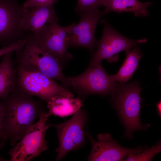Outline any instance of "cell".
<instances>
[{
	"instance_id": "6da1fadb",
	"label": "cell",
	"mask_w": 161,
	"mask_h": 161,
	"mask_svg": "<svg viewBox=\"0 0 161 161\" xmlns=\"http://www.w3.org/2000/svg\"><path fill=\"white\" fill-rule=\"evenodd\" d=\"M2 99L5 108L3 138L9 139L13 145L22 138L43 111L40 102L24 93L17 86Z\"/></svg>"
},
{
	"instance_id": "e0dca14e",
	"label": "cell",
	"mask_w": 161,
	"mask_h": 161,
	"mask_svg": "<svg viewBox=\"0 0 161 161\" xmlns=\"http://www.w3.org/2000/svg\"><path fill=\"white\" fill-rule=\"evenodd\" d=\"M126 57L118 71L113 75L116 82L125 83L131 79L139 67V63L143 56L140 48L136 45L131 49L125 51Z\"/></svg>"
},
{
	"instance_id": "ac0fdd59",
	"label": "cell",
	"mask_w": 161,
	"mask_h": 161,
	"mask_svg": "<svg viewBox=\"0 0 161 161\" xmlns=\"http://www.w3.org/2000/svg\"><path fill=\"white\" fill-rule=\"evenodd\" d=\"M161 150L160 141L151 148H148L140 153L129 154L123 161H151L154 157Z\"/></svg>"
},
{
	"instance_id": "3957f363",
	"label": "cell",
	"mask_w": 161,
	"mask_h": 161,
	"mask_svg": "<svg viewBox=\"0 0 161 161\" xmlns=\"http://www.w3.org/2000/svg\"><path fill=\"white\" fill-rule=\"evenodd\" d=\"M137 80L127 84L118 83L111 94L113 105L126 129L125 136L129 138L134 131L146 129L150 126L143 125L140 122V112L143 103L140 94L143 88Z\"/></svg>"
},
{
	"instance_id": "2e32d148",
	"label": "cell",
	"mask_w": 161,
	"mask_h": 161,
	"mask_svg": "<svg viewBox=\"0 0 161 161\" xmlns=\"http://www.w3.org/2000/svg\"><path fill=\"white\" fill-rule=\"evenodd\" d=\"M13 52L3 56L0 63V98L7 96L17 86L16 72L12 61Z\"/></svg>"
},
{
	"instance_id": "d6986e66",
	"label": "cell",
	"mask_w": 161,
	"mask_h": 161,
	"mask_svg": "<svg viewBox=\"0 0 161 161\" xmlns=\"http://www.w3.org/2000/svg\"><path fill=\"white\" fill-rule=\"evenodd\" d=\"M99 0H78L75 10L80 13L89 10L99 9Z\"/></svg>"
},
{
	"instance_id": "9c48e42d",
	"label": "cell",
	"mask_w": 161,
	"mask_h": 161,
	"mask_svg": "<svg viewBox=\"0 0 161 161\" xmlns=\"http://www.w3.org/2000/svg\"><path fill=\"white\" fill-rule=\"evenodd\" d=\"M80 19L76 24L66 27L67 34V48L72 47H83L94 53L97 44L95 31L100 18L104 15L99 9L91 10L79 14Z\"/></svg>"
},
{
	"instance_id": "ba28073f",
	"label": "cell",
	"mask_w": 161,
	"mask_h": 161,
	"mask_svg": "<svg viewBox=\"0 0 161 161\" xmlns=\"http://www.w3.org/2000/svg\"><path fill=\"white\" fill-rule=\"evenodd\" d=\"M87 117L85 112L80 109L69 120L58 124L53 125L57 130L59 145L55 151L56 161L63 158L69 152L80 147L85 143L84 130Z\"/></svg>"
},
{
	"instance_id": "5bb4252c",
	"label": "cell",
	"mask_w": 161,
	"mask_h": 161,
	"mask_svg": "<svg viewBox=\"0 0 161 161\" xmlns=\"http://www.w3.org/2000/svg\"><path fill=\"white\" fill-rule=\"evenodd\" d=\"M47 103L49 116L52 114L62 117L74 114L83 106L81 99L74 98L71 92L55 95Z\"/></svg>"
},
{
	"instance_id": "7402d4cb",
	"label": "cell",
	"mask_w": 161,
	"mask_h": 161,
	"mask_svg": "<svg viewBox=\"0 0 161 161\" xmlns=\"http://www.w3.org/2000/svg\"><path fill=\"white\" fill-rule=\"evenodd\" d=\"M5 114V108L2 103L0 102V139L3 137V126Z\"/></svg>"
},
{
	"instance_id": "ffe728a7",
	"label": "cell",
	"mask_w": 161,
	"mask_h": 161,
	"mask_svg": "<svg viewBox=\"0 0 161 161\" xmlns=\"http://www.w3.org/2000/svg\"><path fill=\"white\" fill-rule=\"evenodd\" d=\"M25 44V41L21 40L2 47L0 49V57L9 52H16L22 49Z\"/></svg>"
},
{
	"instance_id": "30bf717a",
	"label": "cell",
	"mask_w": 161,
	"mask_h": 161,
	"mask_svg": "<svg viewBox=\"0 0 161 161\" xmlns=\"http://www.w3.org/2000/svg\"><path fill=\"white\" fill-rule=\"evenodd\" d=\"M23 8L16 0H0V46L26 38L27 32L19 26Z\"/></svg>"
},
{
	"instance_id": "603a6c76",
	"label": "cell",
	"mask_w": 161,
	"mask_h": 161,
	"mask_svg": "<svg viewBox=\"0 0 161 161\" xmlns=\"http://www.w3.org/2000/svg\"><path fill=\"white\" fill-rule=\"evenodd\" d=\"M156 107L157 113L159 116H161V102L160 100L157 104Z\"/></svg>"
},
{
	"instance_id": "9a60e30c",
	"label": "cell",
	"mask_w": 161,
	"mask_h": 161,
	"mask_svg": "<svg viewBox=\"0 0 161 161\" xmlns=\"http://www.w3.org/2000/svg\"><path fill=\"white\" fill-rule=\"evenodd\" d=\"M153 2H142L138 0H99L100 6L105 7L102 12L104 15L110 12L118 13L130 12L136 16L146 17L149 15L148 8Z\"/></svg>"
},
{
	"instance_id": "7a4b0ae2",
	"label": "cell",
	"mask_w": 161,
	"mask_h": 161,
	"mask_svg": "<svg viewBox=\"0 0 161 161\" xmlns=\"http://www.w3.org/2000/svg\"><path fill=\"white\" fill-rule=\"evenodd\" d=\"M23 48L16 52L14 67L39 72L53 79L61 81L62 86L68 89L67 77L63 72L64 65L59 59L42 49L36 38L27 32Z\"/></svg>"
},
{
	"instance_id": "277c9868",
	"label": "cell",
	"mask_w": 161,
	"mask_h": 161,
	"mask_svg": "<svg viewBox=\"0 0 161 161\" xmlns=\"http://www.w3.org/2000/svg\"><path fill=\"white\" fill-rule=\"evenodd\" d=\"M49 117L48 112L43 111L40 113L38 121L31 126L21 141L10 151V161H29L47 150L45 138L46 131L50 126L46 122Z\"/></svg>"
},
{
	"instance_id": "8992f818",
	"label": "cell",
	"mask_w": 161,
	"mask_h": 161,
	"mask_svg": "<svg viewBox=\"0 0 161 161\" xmlns=\"http://www.w3.org/2000/svg\"><path fill=\"white\" fill-rule=\"evenodd\" d=\"M101 22L104 25L102 35L89 66L100 64L104 59L110 62L117 61L119 53L147 41L145 38L136 40L129 39L117 32L105 20H101Z\"/></svg>"
},
{
	"instance_id": "7c38bea8",
	"label": "cell",
	"mask_w": 161,
	"mask_h": 161,
	"mask_svg": "<svg viewBox=\"0 0 161 161\" xmlns=\"http://www.w3.org/2000/svg\"><path fill=\"white\" fill-rule=\"evenodd\" d=\"M57 22L53 21L46 24L36 40L42 49L58 58L64 65L73 57L67 50L66 27L61 26Z\"/></svg>"
},
{
	"instance_id": "8fae6325",
	"label": "cell",
	"mask_w": 161,
	"mask_h": 161,
	"mask_svg": "<svg viewBox=\"0 0 161 161\" xmlns=\"http://www.w3.org/2000/svg\"><path fill=\"white\" fill-rule=\"evenodd\" d=\"M86 135L91 142L92 149L88 157V161H117L123 160L129 154H137L142 152L144 146L134 148H124L113 140L108 133L100 134L97 136V141L94 140L89 132Z\"/></svg>"
},
{
	"instance_id": "52a82bcc",
	"label": "cell",
	"mask_w": 161,
	"mask_h": 161,
	"mask_svg": "<svg viewBox=\"0 0 161 161\" xmlns=\"http://www.w3.org/2000/svg\"><path fill=\"white\" fill-rule=\"evenodd\" d=\"M14 68L16 72L17 86L27 95L38 97L47 103L55 95L71 92L54 79L41 73Z\"/></svg>"
},
{
	"instance_id": "44dd1931",
	"label": "cell",
	"mask_w": 161,
	"mask_h": 161,
	"mask_svg": "<svg viewBox=\"0 0 161 161\" xmlns=\"http://www.w3.org/2000/svg\"><path fill=\"white\" fill-rule=\"evenodd\" d=\"M57 0H27L22 6L24 8L32 7L35 6L49 4H55Z\"/></svg>"
},
{
	"instance_id": "4fadbf2b",
	"label": "cell",
	"mask_w": 161,
	"mask_h": 161,
	"mask_svg": "<svg viewBox=\"0 0 161 161\" xmlns=\"http://www.w3.org/2000/svg\"><path fill=\"white\" fill-rule=\"evenodd\" d=\"M54 5L24 7L19 28L24 31L30 32L37 38L41 30L46 24L52 21H59Z\"/></svg>"
},
{
	"instance_id": "5b68a950",
	"label": "cell",
	"mask_w": 161,
	"mask_h": 161,
	"mask_svg": "<svg viewBox=\"0 0 161 161\" xmlns=\"http://www.w3.org/2000/svg\"><path fill=\"white\" fill-rule=\"evenodd\" d=\"M67 78L69 86H72L74 91L82 97L91 94H111L117 84L113 75L108 74L101 64L89 66L80 75Z\"/></svg>"
},
{
	"instance_id": "cb8c5ba5",
	"label": "cell",
	"mask_w": 161,
	"mask_h": 161,
	"mask_svg": "<svg viewBox=\"0 0 161 161\" xmlns=\"http://www.w3.org/2000/svg\"><path fill=\"white\" fill-rule=\"evenodd\" d=\"M2 145H3V144H2L1 143H0V148L1 147Z\"/></svg>"
}]
</instances>
